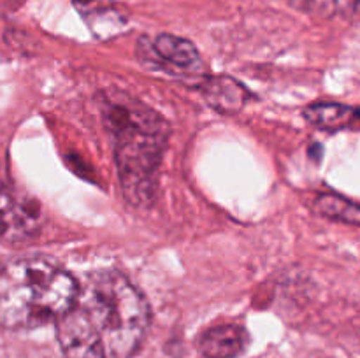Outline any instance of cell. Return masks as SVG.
<instances>
[{
	"instance_id": "obj_6",
	"label": "cell",
	"mask_w": 360,
	"mask_h": 358,
	"mask_svg": "<svg viewBox=\"0 0 360 358\" xmlns=\"http://www.w3.org/2000/svg\"><path fill=\"white\" fill-rule=\"evenodd\" d=\"M248 344L246 330L239 325H218L206 330L199 339V351L206 358H234Z\"/></svg>"
},
{
	"instance_id": "obj_12",
	"label": "cell",
	"mask_w": 360,
	"mask_h": 358,
	"mask_svg": "<svg viewBox=\"0 0 360 358\" xmlns=\"http://www.w3.org/2000/svg\"><path fill=\"white\" fill-rule=\"evenodd\" d=\"M354 11H355V13H357V14H359V16H360V0H357V4H355Z\"/></svg>"
},
{
	"instance_id": "obj_10",
	"label": "cell",
	"mask_w": 360,
	"mask_h": 358,
	"mask_svg": "<svg viewBox=\"0 0 360 358\" xmlns=\"http://www.w3.org/2000/svg\"><path fill=\"white\" fill-rule=\"evenodd\" d=\"M288 2L302 13L329 18L345 13L348 9H354L357 0H288Z\"/></svg>"
},
{
	"instance_id": "obj_9",
	"label": "cell",
	"mask_w": 360,
	"mask_h": 358,
	"mask_svg": "<svg viewBox=\"0 0 360 358\" xmlns=\"http://www.w3.org/2000/svg\"><path fill=\"white\" fill-rule=\"evenodd\" d=\"M316 211L329 220L341 221V223L360 225V204L352 202L345 197L334 193H323L315 202Z\"/></svg>"
},
{
	"instance_id": "obj_3",
	"label": "cell",
	"mask_w": 360,
	"mask_h": 358,
	"mask_svg": "<svg viewBox=\"0 0 360 358\" xmlns=\"http://www.w3.org/2000/svg\"><path fill=\"white\" fill-rule=\"evenodd\" d=\"M77 281L46 256L0 265V326L30 330L58 321L76 297Z\"/></svg>"
},
{
	"instance_id": "obj_1",
	"label": "cell",
	"mask_w": 360,
	"mask_h": 358,
	"mask_svg": "<svg viewBox=\"0 0 360 358\" xmlns=\"http://www.w3.org/2000/svg\"><path fill=\"white\" fill-rule=\"evenodd\" d=\"M150 321L146 298L123 274L95 270L77 283L72 304L56 321V339L65 358H132Z\"/></svg>"
},
{
	"instance_id": "obj_11",
	"label": "cell",
	"mask_w": 360,
	"mask_h": 358,
	"mask_svg": "<svg viewBox=\"0 0 360 358\" xmlns=\"http://www.w3.org/2000/svg\"><path fill=\"white\" fill-rule=\"evenodd\" d=\"M72 4L86 20L112 13V0H72Z\"/></svg>"
},
{
	"instance_id": "obj_7",
	"label": "cell",
	"mask_w": 360,
	"mask_h": 358,
	"mask_svg": "<svg viewBox=\"0 0 360 358\" xmlns=\"http://www.w3.org/2000/svg\"><path fill=\"white\" fill-rule=\"evenodd\" d=\"M304 118L311 125L323 130L359 128L360 109L336 104V102H319V104H311L306 107Z\"/></svg>"
},
{
	"instance_id": "obj_8",
	"label": "cell",
	"mask_w": 360,
	"mask_h": 358,
	"mask_svg": "<svg viewBox=\"0 0 360 358\" xmlns=\"http://www.w3.org/2000/svg\"><path fill=\"white\" fill-rule=\"evenodd\" d=\"M204 97L210 102L211 107L217 111L225 112V114H232V112H239L243 105L248 102L250 93L239 84L238 81L231 79V77H211L204 84Z\"/></svg>"
},
{
	"instance_id": "obj_4",
	"label": "cell",
	"mask_w": 360,
	"mask_h": 358,
	"mask_svg": "<svg viewBox=\"0 0 360 358\" xmlns=\"http://www.w3.org/2000/svg\"><path fill=\"white\" fill-rule=\"evenodd\" d=\"M39 228V204L0 175V242L21 244L34 237Z\"/></svg>"
},
{
	"instance_id": "obj_2",
	"label": "cell",
	"mask_w": 360,
	"mask_h": 358,
	"mask_svg": "<svg viewBox=\"0 0 360 358\" xmlns=\"http://www.w3.org/2000/svg\"><path fill=\"white\" fill-rule=\"evenodd\" d=\"M104 123L115 144L120 183L134 206L150 204L157 186V172L169 137V123L125 91L98 95Z\"/></svg>"
},
{
	"instance_id": "obj_5",
	"label": "cell",
	"mask_w": 360,
	"mask_h": 358,
	"mask_svg": "<svg viewBox=\"0 0 360 358\" xmlns=\"http://www.w3.org/2000/svg\"><path fill=\"white\" fill-rule=\"evenodd\" d=\"M150 62L153 65H165L172 74H197L202 70V60L195 44L188 39L172 34L158 35L150 44Z\"/></svg>"
}]
</instances>
